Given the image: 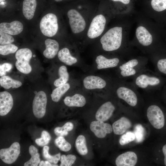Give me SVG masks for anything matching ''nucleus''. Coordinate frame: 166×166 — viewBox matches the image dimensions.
Returning <instances> with one entry per match:
<instances>
[{
    "label": "nucleus",
    "mask_w": 166,
    "mask_h": 166,
    "mask_svg": "<svg viewBox=\"0 0 166 166\" xmlns=\"http://www.w3.org/2000/svg\"><path fill=\"white\" fill-rule=\"evenodd\" d=\"M131 83L139 90L147 92H159L166 83V79L147 68L135 77Z\"/></svg>",
    "instance_id": "nucleus-1"
},
{
    "label": "nucleus",
    "mask_w": 166,
    "mask_h": 166,
    "mask_svg": "<svg viewBox=\"0 0 166 166\" xmlns=\"http://www.w3.org/2000/svg\"><path fill=\"white\" fill-rule=\"evenodd\" d=\"M123 39L122 28L115 26L107 30L101 37L100 42L103 49L111 52L119 49Z\"/></svg>",
    "instance_id": "nucleus-2"
},
{
    "label": "nucleus",
    "mask_w": 166,
    "mask_h": 166,
    "mask_svg": "<svg viewBox=\"0 0 166 166\" xmlns=\"http://www.w3.org/2000/svg\"><path fill=\"white\" fill-rule=\"evenodd\" d=\"M147 63V61L145 58H131L120 65V74L124 79H132L146 68Z\"/></svg>",
    "instance_id": "nucleus-3"
},
{
    "label": "nucleus",
    "mask_w": 166,
    "mask_h": 166,
    "mask_svg": "<svg viewBox=\"0 0 166 166\" xmlns=\"http://www.w3.org/2000/svg\"><path fill=\"white\" fill-rule=\"evenodd\" d=\"M72 7L68 11L67 15L72 32L77 34L83 32L85 29L86 21L80 11L81 0H74Z\"/></svg>",
    "instance_id": "nucleus-4"
},
{
    "label": "nucleus",
    "mask_w": 166,
    "mask_h": 166,
    "mask_svg": "<svg viewBox=\"0 0 166 166\" xmlns=\"http://www.w3.org/2000/svg\"><path fill=\"white\" fill-rule=\"evenodd\" d=\"M138 90L131 82H124L116 90L117 97L130 106H136L138 101Z\"/></svg>",
    "instance_id": "nucleus-5"
},
{
    "label": "nucleus",
    "mask_w": 166,
    "mask_h": 166,
    "mask_svg": "<svg viewBox=\"0 0 166 166\" xmlns=\"http://www.w3.org/2000/svg\"><path fill=\"white\" fill-rule=\"evenodd\" d=\"M147 116L149 122L154 128L160 130L165 127V113L160 105L153 104L149 106L147 110Z\"/></svg>",
    "instance_id": "nucleus-6"
},
{
    "label": "nucleus",
    "mask_w": 166,
    "mask_h": 166,
    "mask_svg": "<svg viewBox=\"0 0 166 166\" xmlns=\"http://www.w3.org/2000/svg\"><path fill=\"white\" fill-rule=\"evenodd\" d=\"M40 28L42 34L46 36L51 37L55 35L58 28L57 16L51 13L45 15L41 20Z\"/></svg>",
    "instance_id": "nucleus-7"
},
{
    "label": "nucleus",
    "mask_w": 166,
    "mask_h": 166,
    "mask_svg": "<svg viewBox=\"0 0 166 166\" xmlns=\"http://www.w3.org/2000/svg\"><path fill=\"white\" fill-rule=\"evenodd\" d=\"M106 19L102 14L96 15L92 19L87 32V36L89 39H95L100 36L104 32Z\"/></svg>",
    "instance_id": "nucleus-8"
},
{
    "label": "nucleus",
    "mask_w": 166,
    "mask_h": 166,
    "mask_svg": "<svg viewBox=\"0 0 166 166\" xmlns=\"http://www.w3.org/2000/svg\"><path fill=\"white\" fill-rule=\"evenodd\" d=\"M153 53L155 71L166 79V44H163Z\"/></svg>",
    "instance_id": "nucleus-9"
},
{
    "label": "nucleus",
    "mask_w": 166,
    "mask_h": 166,
    "mask_svg": "<svg viewBox=\"0 0 166 166\" xmlns=\"http://www.w3.org/2000/svg\"><path fill=\"white\" fill-rule=\"evenodd\" d=\"M47 102L45 93L42 91L35 95L33 102V111L34 116L37 118H41L45 115Z\"/></svg>",
    "instance_id": "nucleus-10"
},
{
    "label": "nucleus",
    "mask_w": 166,
    "mask_h": 166,
    "mask_svg": "<svg viewBox=\"0 0 166 166\" xmlns=\"http://www.w3.org/2000/svg\"><path fill=\"white\" fill-rule=\"evenodd\" d=\"M20 152V144L15 142L9 148L0 149V158L5 163L10 164L16 160Z\"/></svg>",
    "instance_id": "nucleus-11"
},
{
    "label": "nucleus",
    "mask_w": 166,
    "mask_h": 166,
    "mask_svg": "<svg viewBox=\"0 0 166 166\" xmlns=\"http://www.w3.org/2000/svg\"><path fill=\"white\" fill-rule=\"evenodd\" d=\"M90 128L95 136L99 138L105 137L107 134L111 133L113 130L110 124L101 121H92L90 124Z\"/></svg>",
    "instance_id": "nucleus-12"
},
{
    "label": "nucleus",
    "mask_w": 166,
    "mask_h": 166,
    "mask_svg": "<svg viewBox=\"0 0 166 166\" xmlns=\"http://www.w3.org/2000/svg\"><path fill=\"white\" fill-rule=\"evenodd\" d=\"M135 34L139 43L142 46L149 47L153 43L152 35L145 27L138 26L136 29Z\"/></svg>",
    "instance_id": "nucleus-13"
},
{
    "label": "nucleus",
    "mask_w": 166,
    "mask_h": 166,
    "mask_svg": "<svg viewBox=\"0 0 166 166\" xmlns=\"http://www.w3.org/2000/svg\"><path fill=\"white\" fill-rule=\"evenodd\" d=\"M115 107L112 103L108 101L102 104L97 110L96 114L97 120L105 121L112 115Z\"/></svg>",
    "instance_id": "nucleus-14"
},
{
    "label": "nucleus",
    "mask_w": 166,
    "mask_h": 166,
    "mask_svg": "<svg viewBox=\"0 0 166 166\" xmlns=\"http://www.w3.org/2000/svg\"><path fill=\"white\" fill-rule=\"evenodd\" d=\"M13 105V97L9 92L3 91L0 93V115L4 116L7 114Z\"/></svg>",
    "instance_id": "nucleus-15"
},
{
    "label": "nucleus",
    "mask_w": 166,
    "mask_h": 166,
    "mask_svg": "<svg viewBox=\"0 0 166 166\" xmlns=\"http://www.w3.org/2000/svg\"><path fill=\"white\" fill-rule=\"evenodd\" d=\"M137 161L136 153L128 151L119 155L116 158V164L117 166H134Z\"/></svg>",
    "instance_id": "nucleus-16"
},
{
    "label": "nucleus",
    "mask_w": 166,
    "mask_h": 166,
    "mask_svg": "<svg viewBox=\"0 0 166 166\" xmlns=\"http://www.w3.org/2000/svg\"><path fill=\"white\" fill-rule=\"evenodd\" d=\"M85 88L88 89H101L106 85V82L103 78L97 76L90 75L84 78L83 81Z\"/></svg>",
    "instance_id": "nucleus-17"
},
{
    "label": "nucleus",
    "mask_w": 166,
    "mask_h": 166,
    "mask_svg": "<svg viewBox=\"0 0 166 166\" xmlns=\"http://www.w3.org/2000/svg\"><path fill=\"white\" fill-rule=\"evenodd\" d=\"M23 28L22 23L18 21H14L10 23L2 22L0 24V30L11 35L20 34Z\"/></svg>",
    "instance_id": "nucleus-18"
},
{
    "label": "nucleus",
    "mask_w": 166,
    "mask_h": 166,
    "mask_svg": "<svg viewBox=\"0 0 166 166\" xmlns=\"http://www.w3.org/2000/svg\"><path fill=\"white\" fill-rule=\"evenodd\" d=\"M151 4L153 10L157 13L159 21L166 24V0H151Z\"/></svg>",
    "instance_id": "nucleus-19"
},
{
    "label": "nucleus",
    "mask_w": 166,
    "mask_h": 166,
    "mask_svg": "<svg viewBox=\"0 0 166 166\" xmlns=\"http://www.w3.org/2000/svg\"><path fill=\"white\" fill-rule=\"evenodd\" d=\"M98 69L112 68L117 66L120 62L117 57L108 58L102 55L97 56L95 60Z\"/></svg>",
    "instance_id": "nucleus-20"
},
{
    "label": "nucleus",
    "mask_w": 166,
    "mask_h": 166,
    "mask_svg": "<svg viewBox=\"0 0 166 166\" xmlns=\"http://www.w3.org/2000/svg\"><path fill=\"white\" fill-rule=\"evenodd\" d=\"M131 126L132 123L127 118L122 117L113 124L112 128L115 134L121 135L131 128Z\"/></svg>",
    "instance_id": "nucleus-21"
},
{
    "label": "nucleus",
    "mask_w": 166,
    "mask_h": 166,
    "mask_svg": "<svg viewBox=\"0 0 166 166\" xmlns=\"http://www.w3.org/2000/svg\"><path fill=\"white\" fill-rule=\"evenodd\" d=\"M46 48L43 52L44 56L48 59L53 58L58 53L59 45L55 40L47 39L45 41Z\"/></svg>",
    "instance_id": "nucleus-22"
},
{
    "label": "nucleus",
    "mask_w": 166,
    "mask_h": 166,
    "mask_svg": "<svg viewBox=\"0 0 166 166\" xmlns=\"http://www.w3.org/2000/svg\"><path fill=\"white\" fill-rule=\"evenodd\" d=\"M37 5V0H23L22 13L26 19L30 20L33 18Z\"/></svg>",
    "instance_id": "nucleus-23"
},
{
    "label": "nucleus",
    "mask_w": 166,
    "mask_h": 166,
    "mask_svg": "<svg viewBox=\"0 0 166 166\" xmlns=\"http://www.w3.org/2000/svg\"><path fill=\"white\" fill-rule=\"evenodd\" d=\"M64 101L65 104L69 107H82L86 103L85 97L79 94H76L72 97L67 96Z\"/></svg>",
    "instance_id": "nucleus-24"
},
{
    "label": "nucleus",
    "mask_w": 166,
    "mask_h": 166,
    "mask_svg": "<svg viewBox=\"0 0 166 166\" xmlns=\"http://www.w3.org/2000/svg\"><path fill=\"white\" fill-rule=\"evenodd\" d=\"M58 57L60 61L67 65H71L77 62V59L71 55L67 48H63L59 51Z\"/></svg>",
    "instance_id": "nucleus-25"
},
{
    "label": "nucleus",
    "mask_w": 166,
    "mask_h": 166,
    "mask_svg": "<svg viewBox=\"0 0 166 166\" xmlns=\"http://www.w3.org/2000/svg\"><path fill=\"white\" fill-rule=\"evenodd\" d=\"M0 84L5 89H8L11 87L18 88L22 85V83L18 80H15L9 76H5L0 78Z\"/></svg>",
    "instance_id": "nucleus-26"
},
{
    "label": "nucleus",
    "mask_w": 166,
    "mask_h": 166,
    "mask_svg": "<svg viewBox=\"0 0 166 166\" xmlns=\"http://www.w3.org/2000/svg\"><path fill=\"white\" fill-rule=\"evenodd\" d=\"M29 152L31 157L29 160L24 163V166H38L40 162V159L37 149L34 146L31 145L29 148Z\"/></svg>",
    "instance_id": "nucleus-27"
},
{
    "label": "nucleus",
    "mask_w": 166,
    "mask_h": 166,
    "mask_svg": "<svg viewBox=\"0 0 166 166\" xmlns=\"http://www.w3.org/2000/svg\"><path fill=\"white\" fill-rule=\"evenodd\" d=\"M58 73L60 77L56 80L53 83L54 85L57 87L66 84L69 78V74L65 66L62 65L60 66L58 69Z\"/></svg>",
    "instance_id": "nucleus-28"
},
{
    "label": "nucleus",
    "mask_w": 166,
    "mask_h": 166,
    "mask_svg": "<svg viewBox=\"0 0 166 166\" xmlns=\"http://www.w3.org/2000/svg\"><path fill=\"white\" fill-rule=\"evenodd\" d=\"M70 85L68 83L57 87L52 91L51 95L52 99L53 101L57 102L70 88Z\"/></svg>",
    "instance_id": "nucleus-29"
},
{
    "label": "nucleus",
    "mask_w": 166,
    "mask_h": 166,
    "mask_svg": "<svg viewBox=\"0 0 166 166\" xmlns=\"http://www.w3.org/2000/svg\"><path fill=\"white\" fill-rule=\"evenodd\" d=\"M31 50L28 48H22L18 50L15 53L17 60L29 62L32 57Z\"/></svg>",
    "instance_id": "nucleus-30"
},
{
    "label": "nucleus",
    "mask_w": 166,
    "mask_h": 166,
    "mask_svg": "<svg viewBox=\"0 0 166 166\" xmlns=\"http://www.w3.org/2000/svg\"><path fill=\"white\" fill-rule=\"evenodd\" d=\"M76 147L78 152L81 155H84L88 152L85 137L80 135L78 136L75 142Z\"/></svg>",
    "instance_id": "nucleus-31"
},
{
    "label": "nucleus",
    "mask_w": 166,
    "mask_h": 166,
    "mask_svg": "<svg viewBox=\"0 0 166 166\" xmlns=\"http://www.w3.org/2000/svg\"><path fill=\"white\" fill-rule=\"evenodd\" d=\"M73 124L70 122H67L62 127H57L54 129V132L58 136H63L67 135L68 132L72 130L73 128Z\"/></svg>",
    "instance_id": "nucleus-32"
},
{
    "label": "nucleus",
    "mask_w": 166,
    "mask_h": 166,
    "mask_svg": "<svg viewBox=\"0 0 166 166\" xmlns=\"http://www.w3.org/2000/svg\"><path fill=\"white\" fill-rule=\"evenodd\" d=\"M49 148L48 146H44L43 149V156L45 159L50 163L57 164L61 158V154L59 153L53 156H51L49 153Z\"/></svg>",
    "instance_id": "nucleus-33"
},
{
    "label": "nucleus",
    "mask_w": 166,
    "mask_h": 166,
    "mask_svg": "<svg viewBox=\"0 0 166 166\" xmlns=\"http://www.w3.org/2000/svg\"><path fill=\"white\" fill-rule=\"evenodd\" d=\"M56 145L61 150L68 152L71 148V144L62 136H58L54 141Z\"/></svg>",
    "instance_id": "nucleus-34"
},
{
    "label": "nucleus",
    "mask_w": 166,
    "mask_h": 166,
    "mask_svg": "<svg viewBox=\"0 0 166 166\" xmlns=\"http://www.w3.org/2000/svg\"><path fill=\"white\" fill-rule=\"evenodd\" d=\"M15 66L18 71L25 74L30 73L32 70L29 62H27L17 60L15 62Z\"/></svg>",
    "instance_id": "nucleus-35"
},
{
    "label": "nucleus",
    "mask_w": 166,
    "mask_h": 166,
    "mask_svg": "<svg viewBox=\"0 0 166 166\" xmlns=\"http://www.w3.org/2000/svg\"><path fill=\"white\" fill-rule=\"evenodd\" d=\"M18 47L16 45L12 44L0 45V54L2 55H6L14 53L17 50Z\"/></svg>",
    "instance_id": "nucleus-36"
},
{
    "label": "nucleus",
    "mask_w": 166,
    "mask_h": 166,
    "mask_svg": "<svg viewBox=\"0 0 166 166\" xmlns=\"http://www.w3.org/2000/svg\"><path fill=\"white\" fill-rule=\"evenodd\" d=\"M50 139L49 133L45 131H43L42 132L41 138L36 139L35 142L38 145L42 147L47 145Z\"/></svg>",
    "instance_id": "nucleus-37"
},
{
    "label": "nucleus",
    "mask_w": 166,
    "mask_h": 166,
    "mask_svg": "<svg viewBox=\"0 0 166 166\" xmlns=\"http://www.w3.org/2000/svg\"><path fill=\"white\" fill-rule=\"evenodd\" d=\"M135 139V136L134 133L129 131L121 136L119 140V143L121 145H123L134 141Z\"/></svg>",
    "instance_id": "nucleus-38"
},
{
    "label": "nucleus",
    "mask_w": 166,
    "mask_h": 166,
    "mask_svg": "<svg viewBox=\"0 0 166 166\" xmlns=\"http://www.w3.org/2000/svg\"><path fill=\"white\" fill-rule=\"evenodd\" d=\"M76 159V156L72 154L67 156L63 155L61 157V166H70L74 163Z\"/></svg>",
    "instance_id": "nucleus-39"
},
{
    "label": "nucleus",
    "mask_w": 166,
    "mask_h": 166,
    "mask_svg": "<svg viewBox=\"0 0 166 166\" xmlns=\"http://www.w3.org/2000/svg\"><path fill=\"white\" fill-rule=\"evenodd\" d=\"M14 39L11 35L0 30V44L6 45L14 42Z\"/></svg>",
    "instance_id": "nucleus-40"
},
{
    "label": "nucleus",
    "mask_w": 166,
    "mask_h": 166,
    "mask_svg": "<svg viewBox=\"0 0 166 166\" xmlns=\"http://www.w3.org/2000/svg\"><path fill=\"white\" fill-rule=\"evenodd\" d=\"M144 132V129L141 125L137 124L136 126L134 133L137 142H140L143 140Z\"/></svg>",
    "instance_id": "nucleus-41"
},
{
    "label": "nucleus",
    "mask_w": 166,
    "mask_h": 166,
    "mask_svg": "<svg viewBox=\"0 0 166 166\" xmlns=\"http://www.w3.org/2000/svg\"><path fill=\"white\" fill-rule=\"evenodd\" d=\"M12 65L10 63H5L0 66V69L5 72L10 71L12 68Z\"/></svg>",
    "instance_id": "nucleus-42"
},
{
    "label": "nucleus",
    "mask_w": 166,
    "mask_h": 166,
    "mask_svg": "<svg viewBox=\"0 0 166 166\" xmlns=\"http://www.w3.org/2000/svg\"><path fill=\"white\" fill-rule=\"evenodd\" d=\"M159 92L161 97L166 102V83Z\"/></svg>",
    "instance_id": "nucleus-43"
},
{
    "label": "nucleus",
    "mask_w": 166,
    "mask_h": 166,
    "mask_svg": "<svg viewBox=\"0 0 166 166\" xmlns=\"http://www.w3.org/2000/svg\"><path fill=\"white\" fill-rule=\"evenodd\" d=\"M162 152L164 156L163 163L166 166V143L164 144L162 147Z\"/></svg>",
    "instance_id": "nucleus-44"
},
{
    "label": "nucleus",
    "mask_w": 166,
    "mask_h": 166,
    "mask_svg": "<svg viewBox=\"0 0 166 166\" xmlns=\"http://www.w3.org/2000/svg\"><path fill=\"white\" fill-rule=\"evenodd\" d=\"M39 165V166H57V165L55 164H52L49 162L47 160L45 161H41Z\"/></svg>",
    "instance_id": "nucleus-45"
},
{
    "label": "nucleus",
    "mask_w": 166,
    "mask_h": 166,
    "mask_svg": "<svg viewBox=\"0 0 166 166\" xmlns=\"http://www.w3.org/2000/svg\"><path fill=\"white\" fill-rule=\"evenodd\" d=\"M110 1L113 2H119L124 4L127 5L128 4L130 0H110Z\"/></svg>",
    "instance_id": "nucleus-46"
},
{
    "label": "nucleus",
    "mask_w": 166,
    "mask_h": 166,
    "mask_svg": "<svg viewBox=\"0 0 166 166\" xmlns=\"http://www.w3.org/2000/svg\"><path fill=\"white\" fill-rule=\"evenodd\" d=\"M6 72L0 69V75L2 77L5 76Z\"/></svg>",
    "instance_id": "nucleus-47"
},
{
    "label": "nucleus",
    "mask_w": 166,
    "mask_h": 166,
    "mask_svg": "<svg viewBox=\"0 0 166 166\" xmlns=\"http://www.w3.org/2000/svg\"><path fill=\"white\" fill-rule=\"evenodd\" d=\"M55 2H59L63 1L64 0H53Z\"/></svg>",
    "instance_id": "nucleus-48"
}]
</instances>
